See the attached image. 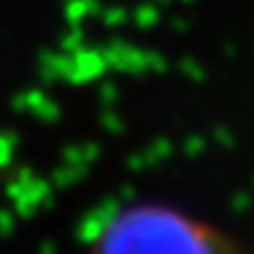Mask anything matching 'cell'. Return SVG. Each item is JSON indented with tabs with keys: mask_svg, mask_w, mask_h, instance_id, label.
Listing matches in <instances>:
<instances>
[{
	"mask_svg": "<svg viewBox=\"0 0 254 254\" xmlns=\"http://www.w3.org/2000/svg\"><path fill=\"white\" fill-rule=\"evenodd\" d=\"M86 254H247L215 226L169 205H130L112 213Z\"/></svg>",
	"mask_w": 254,
	"mask_h": 254,
	"instance_id": "1",
	"label": "cell"
}]
</instances>
